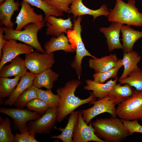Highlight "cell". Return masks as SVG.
Wrapping results in <instances>:
<instances>
[{
    "label": "cell",
    "mask_w": 142,
    "mask_h": 142,
    "mask_svg": "<svg viewBox=\"0 0 142 142\" xmlns=\"http://www.w3.org/2000/svg\"><path fill=\"white\" fill-rule=\"evenodd\" d=\"M82 83L79 79H73L66 83L63 87H60L57 89V92L60 98L57 117L59 122H62L67 116L79 106L96 100L97 97L93 92L90 93L88 98L84 99L75 95L76 89Z\"/></svg>",
    "instance_id": "1"
},
{
    "label": "cell",
    "mask_w": 142,
    "mask_h": 142,
    "mask_svg": "<svg viewBox=\"0 0 142 142\" xmlns=\"http://www.w3.org/2000/svg\"><path fill=\"white\" fill-rule=\"evenodd\" d=\"M92 124L95 134L106 142H121L130 135L121 119L117 117L98 119Z\"/></svg>",
    "instance_id": "2"
},
{
    "label": "cell",
    "mask_w": 142,
    "mask_h": 142,
    "mask_svg": "<svg viewBox=\"0 0 142 142\" xmlns=\"http://www.w3.org/2000/svg\"><path fill=\"white\" fill-rule=\"evenodd\" d=\"M109 10V21L136 27L142 26V13L136 7L135 0H128L127 3L123 0H116L114 8Z\"/></svg>",
    "instance_id": "3"
},
{
    "label": "cell",
    "mask_w": 142,
    "mask_h": 142,
    "mask_svg": "<svg viewBox=\"0 0 142 142\" xmlns=\"http://www.w3.org/2000/svg\"><path fill=\"white\" fill-rule=\"evenodd\" d=\"M82 20V16H78L77 19L74 18L73 28L68 30L66 33L70 43L75 49L76 52V54L70 64V65L75 70L79 80L82 75V63L83 58L87 56L93 58L96 57L86 49L83 41L81 25Z\"/></svg>",
    "instance_id": "4"
},
{
    "label": "cell",
    "mask_w": 142,
    "mask_h": 142,
    "mask_svg": "<svg viewBox=\"0 0 142 142\" xmlns=\"http://www.w3.org/2000/svg\"><path fill=\"white\" fill-rule=\"evenodd\" d=\"M45 21L39 24L31 23L26 25L24 29L17 30L2 27L4 32V38L6 40L13 39L28 45L37 51L42 53H46L42 47L38 38V33L45 24Z\"/></svg>",
    "instance_id": "5"
},
{
    "label": "cell",
    "mask_w": 142,
    "mask_h": 142,
    "mask_svg": "<svg viewBox=\"0 0 142 142\" xmlns=\"http://www.w3.org/2000/svg\"><path fill=\"white\" fill-rule=\"evenodd\" d=\"M116 112L121 119L142 121V90L135 89L129 98L118 105Z\"/></svg>",
    "instance_id": "6"
},
{
    "label": "cell",
    "mask_w": 142,
    "mask_h": 142,
    "mask_svg": "<svg viewBox=\"0 0 142 142\" xmlns=\"http://www.w3.org/2000/svg\"><path fill=\"white\" fill-rule=\"evenodd\" d=\"M0 112L9 116L12 119L13 130H19L20 133L28 131L27 124L28 122L36 120L42 116L39 113L31 111L28 109L17 108H7L1 107L0 108Z\"/></svg>",
    "instance_id": "7"
},
{
    "label": "cell",
    "mask_w": 142,
    "mask_h": 142,
    "mask_svg": "<svg viewBox=\"0 0 142 142\" xmlns=\"http://www.w3.org/2000/svg\"><path fill=\"white\" fill-rule=\"evenodd\" d=\"M24 61L27 69L35 74L51 68L55 62L53 53H41L36 51L25 54Z\"/></svg>",
    "instance_id": "8"
},
{
    "label": "cell",
    "mask_w": 142,
    "mask_h": 142,
    "mask_svg": "<svg viewBox=\"0 0 142 142\" xmlns=\"http://www.w3.org/2000/svg\"><path fill=\"white\" fill-rule=\"evenodd\" d=\"M58 108H49L39 119L34 121H29L27 124L29 134H49L57 121Z\"/></svg>",
    "instance_id": "9"
},
{
    "label": "cell",
    "mask_w": 142,
    "mask_h": 142,
    "mask_svg": "<svg viewBox=\"0 0 142 142\" xmlns=\"http://www.w3.org/2000/svg\"><path fill=\"white\" fill-rule=\"evenodd\" d=\"M89 103L93 104V106L88 109L80 110L83 118L87 124L95 117L104 113H108L111 115V116L116 117L115 101L108 95L102 99Z\"/></svg>",
    "instance_id": "10"
},
{
    "label": "cell",
    "mask_w": 142,
    "mask_h": 142,
    "mask_svg": "<svg viewBox=\"0 0 142 142\" xmlns=\"http://www.w3.org/2000/svg\"><path fill=\"white\" fill-rule=\"evenodd\" d=\"M106 142L95 134L92 122L88 125L84 121L80 111H79L78 120L72 135V142Z\"/></svg>",
    "instance_id": "11"
},
{
    "label": "cell",
    "mask_w": 142,
    "mask_h": 142,
    "mask_svg": "<svg viewBox=\"0 0 142 142\" xmlns=\"http://www.w3.org/2000/svg\"><path fill=\"white\" fill-rule=\"evenodd\" d=\"M34 48L24 43H18L17 40H7L2 49V56L0 62V69L6 63L10 62L19 55L26 54L33 52Z\"/></svg>",
    "instance_id": "12"
},
{
    "label": "cell",
    "mask_w": 142,
    "mask_h": 142,
    "mask_svg": "<svg viewBox=\"0 0 142 142\" xmlns=\"http://www.w3.org/2000/svg\"><path fill=\"white\" fill-rule=\"evenodd\" d=\"M21 8L16 17L15 23L17 26L16 30H21L26 25L29 23H40L45 21L42 14H38L31 5L23 0L21 3Z\"/></svg>",
    "instance_id": "13"
},
{
    "label": "cell",
    "mask_w": 142,
    "mask_h": 142,
    "mask_svg": "<svg viewBox=\"0 0 142 142\" xmlns=\"http://www.w3.org/2000/svg\"><path fill=\"white\" fill-rule=\"evenodd\" d=\"M51 15L44 19L47 27L46 34L57 37L63 33L66 34L69 29L73 28V24L69 16L64 19Z\"/></svg>",
    "instance_id": "14"
},
{
    "label": "cell",
    "mask_w": 142,
    "mask_h": 142,
    "mask_svg": "<svg viewBox=\"0 0 142 142\" xmlns=\"http://www.w3.org/2000/svg\"><path fill=\"white\" fill-rule=\"evenodd\" d=\"M82 1L75 0L70 6V9L68 12L72 14L74 18L84 15H88L93 16V21H94L98 17L103 16L108 17L109 16L110 11L106 4H103L99 9L94 10L85 6Z\"/></svg>",
    "instance_id": "15"
},
{
    "label": "cell",
    "mask_w": 142,
    "mask_h": 142,
    "mask_svg": "<svg viewBox=\"0 0 142 142\" xmlns=\"http://www.w3.org/2000/svg\"><path fill=\"white\" fill-rule=\"evenodd\" d=\"M123 24L112 22L108 27H102L100 32L103 33L106 38L108 50L111 52L116 49H123V47L120 41V34Z\"/></svg>",
    "instance_id": "16"
},
{
    "label": "cell",
    "mask_w": 142,
    "mask_h": 142,
    "mask_svg": "<svg viewBox=\"0 0 142 142\" xmlns=\"http://www.w3.org/2000/svg\"><path fill=\"white\" fill-rule=\"evenodd\" d=\"M10 64L4 65L0 69V77L13 76L21 78L27 72L24 60L19 55L13 59Z\"/></svg>",
    "instance_id": "17"
},
{
    "label": "cell",
    "mask_w": 142,
    "mask_h": 142,
    "mask_svg": "<svg viewBox=\"0 0 142 142\" xmlns=\"http://www.w3.org/2000/svg\"><path fill=\"white\" fill-rule=\"evenodd\" d=\"M21 5L19 2L14 0H6L0 4V24L9 29H13L14 23L11 21L12 15L15 11L19 10Z\"/></svg>",
    "instance_id": "18"
},
{
    "label": "cell",
    "mask_w": 142,
    "mask_h": 142,
    "mask_svg": "<svg viewBox=\"0 0 142 142\" xmlns=\"http://www.w3.org/2000/svg\"><path fill=\"white\" fill-rule=\"evenodd\" d=\"M44 48L46 53H48L58 50H63L65 52L69 53H74L75 51L64 33L57 37L54 36L52 37L45 43Z\"/></svg>",
    "instance_id": "19"
},
{
    "label": "cell",
    "mask_w": 142,
    "mask_h": 142,
    "mask_svg": "<svg viewBox=\"0 0 142 142\" xmlns=\"http://www.w3.org/2000/svg\"><path fill=\"white\" fill-rule=\"evenodd\" d=\"M118 59L115 54L102 57L100 58L90 59L89 61V67L93 69L95 73H102L115 67Z\"/></svg>",
    "instance_id": "20"
},
{
    "label": "cell",
    "mask_w": 142,
    "mask_h": 142,
    "mask_svg": "<svg viewBox=\"0 0 142 142\" xmlns=\"http://www.w3.org/2000/svg\"><path fill=\"white\" fill-rule=\"evenodd\" d=\"M118 78L113 80L111 79L105 83L97 82L94 80L88 79L85 80L87 85L83 88L88 90H92L94 95L98 99H101L108 95L113 87L116 84Z\"/></svg>",
    "instance_id": "21"
},
{
    "label": "cell",
    "mask_w": 142,
    "mask_h": 142,
    "mask_svg": "<svg viewBox=\"0 0 142 142\" xmlns=\"http://www.w3.org/2000/svg\"><path fill=\"white\" fill-rule=\"evenodd\" d=\"M121 32L122 34L123 53L133 51L135 42L142 38V31L136 30L130 26L123 24Z\"/></svg>",
    "instance_id": "22"
},
{
    "label": "cell",
    "mask_w": 142,
    "mask_h": 142,
    "mask_svg": "<svg viewBox=\"0 0 142 142\" xmlns=\"http://www.w3.org/2000/svg\"><path fill=\"white\" fill-rule=\"evenodd\" d=\"M35 74L27 72L21 78L14 92L3 103L5 106H9L14 105L19 97L26 90L33 85V82Z\"/></svg>",
    "instance_id": "23"
},
{
    "label": "cell",
    "mask_w": 142,
    "mask_h": 142,
    "mask_svg": "<svg viewBox=\"0 0 142 142\" xmlns=\"http://www.w3.org/2000/svg\"><path fill=\"white\" fill-rule=\"evenodd\" d=\"M141 59V55L135 51L123 53L121 62L124 70L118 80L125 78L130 73L139 67L138 64Z\"/></svg>",
    "instance_id": "24"
},
{
    "label": "cell",
    "mask_w": 142,
    "mask_h": 142,
    "mask_svg": "<svg viewBox=\"0 0 142 142\" xmlns=\"http://www.w3.org/2000/svg\"><path fill=\"white\" fill-rule=\"evenodd\" d=\"M59 77V74L51 68L47 69L35 75L33 85L38 88L44 87L47 89H52L54 82Z\"/></svg>",
    "instance_id": "25"
},
{
    "label": "cell",
    "mask_w": 142,
    "mask_h": 142,
    "mask_svg": "<svg viewBox=\"0 0 142 142\" xmlns=\"http://www.w3.org/2000/svg\"><path fill=\"white\" fill-rule=\"evenodd\" d=\"M78 112L79 111H73L70 114L67 124L64 128L54 126L55 129L61 131L62 133L58 135L52 136L50 138L59 139L63 142H72V135L78 120Z\"/></svg>",
    "instance_id": "26"
},
{
    "label": "cell",
    "mask_w": 142,
    "mask_h": 142,
    "mask_svg": "<svg viewBox=\"0 0 142 142\" xmlns=\"http://www.w3.org/2000/svg\"><path fill=\"white\" fill-rule=\"evenodd\" d=\"M132 87L127 84L123 86L120 83L116 84L110 91L108 96L114 100L116 105H118L131 97L134 90Z\"/></svg>",
    "instance_id": "27"
},
{
    "label": "cell",
    "mask_w": 142,
    "mask_h": 142,
    "mask_svg": "<svg viewBox=\"0 0 142 142\" xmlns=\"http://www.w3.org/2000/svg\"><path fill=\"white\" fill-rule=\"evenodd\" d=\"M19 77L12 79L1 77L0 78V98H9L12 94L21 79Z\"/></svg>",
    "instance_id": "28"
},
{
    "label": "cell",
    "mask_w": 142,
    "mask_h": 142,
    "mask_svg": "<svg viewBox=\"0 0 142 142\" xmlns=\"http://www.w3.org/2000/svg\"><path fill=\"white\" fill-rule=\"evenodd\" d=\"M38 88L32 85L24 91L17 98L14 105L16 108L23 109L32 100L38 98Z\"/></svg>",
    "instance_id": "29"
},
{
    "label": "cell",
    "mask_w": 142,
    "mask_h": 142,
    "mask_svg": "<svg viewBox=\"0 0 142 142\" xmlns=\"http://www.w3.org/2000/svg\"><path fill=\"white\" fill-rule=\"evenodd\" d=\"M120 84H127L139 90H142V69L138 67L125 78L118 80Z\"/></svg>",
    "instance_id": "30"
},
{
    "label": "cell",
    "mask_w": 142,
    "mask_h": 142,
    "mask_svg": "<svg viewBox=\"0 0 142 142\" xmlns=\"http://www.w3.org/2000/svg\"><path fill=\"white\" fill-rule=\"evenodd\" d=\"M38 97L44 102L50 108H58L60 103V98L58 94H55L51 89L46 90L38 89Z\"/></svg>",
    "instance_id": "31"
},
{
    "label": "cell",
    "mask_w": 142,
    "mask_h": 142,
    "mask_svg": "<svg viewBox=\"0 0 142 142\" xmlns=\"http://www.w3.org/2000/svg\"><path fill=\"white\" fill-rule=\"evenodd\" d=\"M10 119L6 117L3 119L0 116V142H13L14 135L12 133Z\"/></svg>",
    "instance_id": "32"
},
{
    "label": "cell",
    "mask_w": 142,
    "mask_h": 142,
    "mask_svg": "<svg viewBox=\"0 0 142 142\" xmlns=\"http://www.w3.org/2000/svg\"><path fill=\"white\" fill-rule=\"evenodd\" d=\"M123 66L121 58L118 59L116 65L113 68L105 72L95 73L93 75L94 80L98 83H104L108 79L117 78V74L120 69Z\"/></svg>",
    "instance_id": "33"
},
{
    "label": "cell",
    "mask_w": 142,
    "mask_h": 142,
    "mask_svg": "<svg viewBox=\"0 0 142 142\" xmlns=\"http://www.w3.org/2000/svg\"><path fill=\"white\" fill-rule=\"evenodd\" d=\"M32 6L42 10L44 13L46 18L49 16L52 15L56 17H61L63 15V12L53 9L48 6L43 0H23Z\"/></svg>",
    "instance_id": "34"
},
{
    "label": "cell",
    "mask_w": 142,
    "mask_h": 142,
    "mask_svg": "<svg viewBox=\"0 0 142 142\" xmlns=\"http://www.w3.org/2000/svg\"><path fill=\"white\" fill-rule=\"evenodd\" d=\"M75 0H43L49 7L55 10L68 12L70 7Z\"/></svg>",
    "instance_id": "35"
},
{
    "label": "cell",
    "mask_w": 142,
    "mask_h": 142,
    "mask_svg": "<svg viewBox=\"0 0 142 142\" xmlns=\"http://www.w3.org/2000/svg\"><path fill=\"white\" fill-rule=\"evenodd\" d=\"M26 106L28 109L37 112L42 115L50 108L44 102L39 98L32 100L28 102Z\"/></svg>",
    "instance_id": "36"
},
{
    "label": "cell",
    "mask_w": 142,
    "mask_h": 142,
    "mask_svg": "<svg viewBox=\"0 0 142 142\" xmlns=\"http://www.w3.org/2000/svg\"><path fill=\"white\" fill-rule=\"evenodd\" d=\"M121 120L124 126L129 131L130 135H131L135 133H142V125L139 123L138 120L135 119L132 121Z\"/></svg>",
    "instance_id": "37"
},
{
    "label": "cell",
    "mask_w": 142,
    "mask_h": 142,
    "mask_svg": "<svg viewBox=\"0 0 142 142\" xmlns=\"http://www.w3.org/2000/svg\"><path fill=\"white\" fill-rule=\"evenodd\" d=\"M29 135L28 131L20 134L16 133L14 136L13 142H29Z\"/></svg>",
    "instance_id": "38"
},
{
    "label": "cell",
    "mask_w": 142,
    "mask_h": 142,
    "mask_svg": "<svg viewBox=\"0 0 142 142\" xmlns=\"http://www.w3.org/2000/svg\"><path fill=\"white\" fill-rule=\"evenodd\" d=\"M4 33L2 27L1 26L0 28V59L2 56V49L3 46L6 41L4 38L3 34Z\"/></svg>",
    "instance_id": "39"
},
{
    "label": "cell",
    "mask_w": 142,
    "mask_h": 142,
    "mask_svg": "<svg viewBox=\"0 0 142 142\" xmlns=\"http://www.w3.org/2000/svg\"><path fill=\"white\" fill-rule=\"evenodd\" d=\"M35 134L34 133H32L29 134V142H39L35 138Z\"/></svg>",
    "instance_id": "40"
},
{
    "label": "cell",
    "mask_w": 142,
    "mask_h": 142,
    "mask_svg": "<svg viewBox=\"0 0 142 142\" xmlns=\"http://www.w3.org/2000/svg\"><path fill=\"white\" fill-rule=\"evenodd\" d=\"M6 0H0V4L4 2Z\"/></svg>",
    "instance_id": "41"
}]
</instances>
